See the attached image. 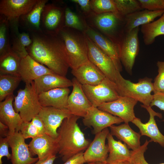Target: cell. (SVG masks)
<instances>
[{
    "instance_id": "603a6c76",
    "label": "cell",
    "mask_w": 164,
    "mask_h": 164,
    "mask_svg": "<svg viewBox=\"0 0 164 164\" xmlns=\"http://www.w3.org/2000/svg\"><path fill=\"white\" fill-rule=\"evenodd\" d=\"M71 73L82 85L96 86L106 77L101 71L89 60L72 70Z\"/></svg>"
},
{
    "instance_id": "2e32d148",
    "label": "cell",
    "mask_w": 164,
    "mask_h": 164,
    "mask_svg": "<svg viewBox=\"0 0 164 164\" xmlns=\"http://www.w3.org/2000/svg\"><path fill=\"white\" fill-rule=\"evenodd\" d=\"M108 128L95 134L92 142L84 153L86 162L106 163L108 156V148L105 141L109 133Z\"/></svg>"
},
{
    "instance_id": "44dd1931",
    "label": "cell",
    "mask_w": 164,
    "mask_h": 164,
    "mask_svg": "<svg viewBox=\"0 0 164 164\" xmlns=\"http://www.w3.org/2000/svg\"><path fill=\"white\" fill-rule=\"evenodd\" d=\"M53 73L49 68L29 55L21 58L19 74L22 80L26 84H32L35 80L43 75Z\"/></svg>"
},
{
    "instance_id": "ee69618b",
    "label": "cell",
    "mask_w": 164,
    "mask_h": 164,
    "mask_svg": "<svg viewBox=\"0 0 164 164\" xmlns=\"http://www.w3.org/2000/svg\"><path fill=\"white\" fill-rule=\"evenodd\" d=\"M150 106H155L164 111V93L154 92Z\"/></svg>"
},
{
    "instance_id": "ab89813d",
    "label": "cell",
    "mask_w": 164,
    "mask_h": 164,
    "mask_svg": "<svg viewBox=\"0 0 164 164\" xmlns=\"http://www.w3.org/2000/svg\"><path fill=\"white\" fill-rule=\"evenodd\" d=\"M150 141L146 140L145 142L137 149L131 151L130 159L137 164H149L145 159L144 154L147 149V146ZM159 164H164L162 163Z\"/></svg>"
},
{
    "instance_id": "83f0119b",
    "label": "cell",
    "mask_w": 164,
    "mask_h": 164,
    "mask_svg": "<svg viewBox=\"0 0 164 164\" xmlns=\"http://www.w3.org/2000/svg\"><path fill=\"white\" fill-rule=\"evenodd\" d=\"M164 13V10L151 11L146 9L140 10L125 16L126 33L140 26L149 24L155 19L161 17Z\"/></svg>"
},
{
    "instance_id": "bcb514c9",
    "label": "cell",
    "mask_w": 164,
    "mask_h": 164,
    "mask_svg": "<svg viewBox=\"0 0 164 164\" xmlns=\"http://www.w3.org/2000/svg\"><path fill=\"white\" fill-rule=\"evenodd\" d=\"M31 121L36 126L41 135L46 134L43 124L37 116L33 118Z\"/></svg>"
},
{
    "instance_id": "d4e9b609",
    "label": "cell",
    "mask_w": 164,
    "mask_h": 164,
    "mask_svg": "<svg viewBox=\"0 0 164 164\" xmlns=\"http://www.w3.org/2000/svg\"><path fill=\"white\" fill-rule=\"evenodd\" d=\"M35 90L39 94L55 88L72 86V82L66 77L55 73L46 74L33 82Z\"/></svg>"
},
{
    "instance_id": "9c48e42d",
    "label": "cell",
    "mask_w": 164,
    "mask_h": 164,
    "mask_svg": "<svg viewBox=\"0 0 164 164\" xmlns=\"http://www.w3.org/2000/svg\"><path fill=\"white\" fill-rule=\"evenodd\" d=\"M65 7L54 3L46 4L41 15L42 31L52 35L59 34L64 26Z\"/></svg>"
},
{
    "instance_id": "e575fe53",
    "label": "cell",
    "mask_w": 164,
    "mask_h": 164,
    "mask_svg": "<svg viewBox=\"0 0 164 164\" xmlns=\"http://www.w3.org/2000/svg\"><path fill=\"white\" fill-rule=\"evenodd\" d=\"M9 21L3 15L0 16V56L12 50L10 43Z\"/></svg>"
},
{
    "instance_id": "30bf717a",
    "label": "cell",
    "mask_w": 164,
    "mask_h": 164,
    "mask_svg": "<svg viewBox=\"0 0 164 164\" xmlns=\"http://www.w3.org/2000/svg\"><path fill=\"white\" fill-rule=\"evenodd\" d=\"M139 27L125 34L119 48V56L126 70L132 74L135 58L140 49Z\"/></svg>"
},
{
    "instance_id": "d590c367",
    "label": "cell",
    "mask_w": 164,
    "mask_h": 164,
    "mask_svg": "<svg viewBox=\"0 0 164 164\" xmlns=\"http://www.w3.org/2000/svg\"><path fill=\"white\" fill-rule=\"evenodd\" d=\"M118 12L125 16L143 10L138 0H114Z\"/></svg>"
},
{
    "instance_id": "5bb4252c",
    "label": "cell",
    "mask_w": 164,
    "mask_h": 164,
    "mask_svg": "<svg viewBox=\"0 0 164 164\" xmlns=\"http://www.w3.org/2000/svg\"><path fill=\"white\" fill-rule=\"evenodd\" d=\"M8 137L12 151V164H32L39 160L38 157H32L29 145L20 132H15Z\"/></svg>"
},
{
    "instance_id": "f35d334b",
    "label": "cell",
    "mask_w": 164,
    "mask_h": 164,
    "mask_svg": "<svg viewBox=\"0 0 164 164\" xmlns=\"http://www.w3.org/2000/svg\"><path fill=\"white\" fill-rule=\"evenodd\" d=\"M19 132L25 139L29 138L32 139L42 135L36 126L31 121H23Z\"/></svg>"
},
{
    "instance_id": "4fadbf2b",
    "label": "cell",
    "mask_w": 164,
    "mask_h": 164,
    "mask_svg": "<svg viewBox=\"0 0 164 164\" xmlns=\"http://www.w3.org/2000/svg\"><path fill=\"white\" fill-rule=\"evenodd\" d=\"M123 122V120L120 118L93 106L88 109L83 119L84 125L93 128V133L95 134L114 124H119Z\"/></svg>"
},
{
    "instance_id": "8fae6325",
    "label": "cell",
    "mask_w": 164,
    "mask_h": 164,
    "mask_svg": "<svg viewBox=\"0 0 164 164\" xmlns=\"http://www.w3.org/2000/svg\"><path fill=\"white\" fill-rule=\"evenodd\" d=\"M138 101L129 97L120 96L114 101L100 104L97 108L120 118L125 123H128L136 117L134 112V108Z\"/></svg>"
},
{
    "instance_id": "ffe728a7",
    "label": "cell",
    "mask_w": 164,
    "mask_h": 164,
    "mask_svg": "<svg viewBox=\"0 0 164 164\" xmlns=\"http://www.w3.org/2000/svg\"><path fill=\"white\" fill-rule=\"evenodd\" d=\"M14 97L13 94L10 95L0 102V122L8 127L9 135L19 132L23 122L19 114L14 108Z\"/></svg>"
},
{
    "instance_id": "9a60e30c",
    "label": "cell",
    "mask_w": 164,
    "mask_h": 164,
    "mask_svg": "<svg viewBox=\"0 0 164 164\" xmlns=\"http://www.w3.org/2000/svg\"><path fill=\"white\" fill-rule=\"evenodd\" d=\"M71 81L73 90L68 97L67 109L71 114L84 118L93 106L85 94L82 85L75 78Z\"/></svg>"
},
{
    "instance_id": "52a82bcc",
    "label": "cell",
    "mask_w": 164,
    "mask_h": 164,
    "mask_svg": "<svg viewBox=\"0 0 164 164\" xmlns=\"http://www.w3.org/2000/svg\"><path fill=\"white\" fill-rule=\"evenodd\" d=\"M82 85L87 97L95 107L103 103L114 101L120 96L116 84L106 77L97 85Z\"/></svg>"
},
{
    "instance_id": "6da1fadb",
    "label": "cell",
    "mask_w": 164,
    "mask_h": 164,
    "mask_svg": "<svg viewBox=\"0 0 164 164\" xmlns=\"http://www.w3.org/2000/svg\"><path fill=\"white\" fill-rule=\"evenodd\" d=\"M29 34L32 43L26 48L28 55L55 73L65 77L70 67L65 46L59 34L42 31Z\"/></svg>"
},
{
    "instance_id": "4316f807",
    "label": "cell",
    "mask_w": 164,
    "mask_h": 164,
    "mask_svg": "<svg viewBox=\"0 0 164 164\" xmlns=\"http://www.w3.org/2000/svg\"><path fill=\"white\" fill-rule=\"evenodd\" d=\"M107 139L109 154L106 161L107 164H116L129 160L131 157V151L127 145L120 140L117 141L109 132Z\"/></svg>"
},
{
    "instance_id": "8992f818",
    "label": "cell",
    "mask_w": 164,
    "mask_h": 164,
    "mask_svg": "<svg viewBox=\"0 0 164 164\" xmlns=\"http://www.w3.org/2000/svg\"><path fill=\"white\" fill-rule=\"evenodd\" d=\"M152 79L147 77L140 79L137 83L125 79L122 76L116 84L120 96L133 98L149 106L152 100L151 92L154 89Z\"/></svg>"
},
{
    "instance_id": "7bdbcfd3",
    "label": "cell",
    "mask_w": 164,
    "mask_h": 164,
    "mask_svg": "<svg viewBox=\"0 0 164 164\" xmlns=\"http://www.w3.org/2000/svg\"><path fill=\"white\" fill-rule=\"evenodd\" d=\"M9 144L8 137L0 138V164H2V159L3 157H6L8 159H11V154L9 152Z\"/></svg>"
},
{
    "instance_id": "3957f363",
    "label": "cell",
    "mask_w": 164,
    "mask_h": 164,
    "mask_svg": "<svg viewBox=\"0 0 164 164\" xmlns=\"http://www.w3.org/2000/svg\"><path fill=\"white\" fill-rule=\"evenodd\" d=\"M85 19L88 25L108 38L119 49L126 33L125 16L118 12L100 14L93 13Z\"/></svg>"
},
{
    "instance_id": "8d00e7d4",
    "label": "cell",
    "mask_w": 164,
    "mask_h": 164,
    "mask_svg": "<svg viewBox=\"0 0 164 164\" xmlns=\"http://www.w3.org/2000/svg\"><path fill=\"white\" fill-rule=\"evenodd\" d=\"M93 12L100 14L118 12L114 0H90Z\"/></svg>"
},
{
    "instance_id": "f546056e",
    "label": "cell",
    "mask_w": 164,
    "mask_h": 164,
    "mask_svg": "<svg viewBox=\"0 0 164 164\" xmlns=\"http://www.w3.org/2000/svg\"><path fill=\"white\" fill-rule=\"evenodd\" d=\"M19 20L9 21L11 23L12 37L11 47L12 50L21 58L28 55L26 48L32 43V40L29 33L25 32L20 33L16 23Z\"/></svg>"
},
{
    "instance_id": "b9f144b4",
    "label": "cell",
    "mask_w": 164,
    "mask_h": 164,
    "mask_svg": "<svg viewBox=\"0 0 164 164\" xmlns=\"http://www.w3.org/2000/svg\"><path fill=\"white\" fill-rule=\"evenodd\" d=\"M70 1L80 6L85 19L94 13L91 9L90 0H71Z\"/></svg>"
},
{
    "instance_id": "7402d4cb",
    "label": "cell",
    "mask_w": 164,
    "mask_h": 164,
    "mask_svg": "<svg viewBox=\"0 0 164 164\" xmlns=\"http://www.w3.org/2000/svg\"><path fill=\"white\" fill-rule=\"evenodd\" d=\"M28 145L32 153L37 155L39 160H43L56 155L58 153L56 139L46 134L32 138Z\"/></svg>"
},
{
    "instance_id": "816d5d0a",
    "label": "cell",
    "mask_w": 164,
    "mask_h": 164,
    "mask_svg": "<svg viewBox=\"0 0 164 164\" xmlns=\"http://www.w3.org/2000/svg\"><path fill=\"white\" fill-rule=\"evenodd\" d=\"M95 162H90L88 164H95Z\"/></svg>"
},
{
    "instance_id": "277c9868",
    "label": "cell",
    "mask_w": 164,
    "mask_h": 164,
    "mask_svg": "<svg viewBox=\"0 0 164 164\" xmlns=\"http://www.w3.org/2000/svg\"><path fill=\"white\" fill-rule=\"evenodd\" d=\"M59 35L63 41L70 67L74 69L89 60L84 32L64 27Z\"/></svg>"
},
{
    "instance_id": "1f68e13d",
    "label": "cell",
    "mask_w": 164,
    "mask_h": 164,
    "mask_svg": "<svg viewBox=\"0 0 164 164\" xmlns=\"http://www.w3.org/2000/svg\"><path fill=\"white\" fill-rule=\"evenodd\" d=\"M21 58L12 49L0 56V74L19 76Z\"/></svg>"
},
{
    "instance_id": "f907efd6",
    "label": "cell",
    "mask_w": 164,
    "mask_h": 164,
    "mask_svg": "<svg viewBox=\"0 0 164 164\" xmlns=\"http://www.w3.org/2000/svg\"><path fill=\"white\" fill-rule=\"evenodd\" d=\"M95 164H107L106 163L102 162H96Z\"/></svg>"
},
{
    "instance_id": "ba28073f",
    "label": "cell",
    "mask_w": 164,
    "mask_h": 164,
    "mask_svg": "<svg viewBox=\"0 0 164 164\" xmlns=\"http://www.w3.org/2000/svg\"><path fill=\"white\" fill-rule=\"evenodd\" d=\"M86 39L89 60L116 84L122 76L112 60L87 36Z\"/></svg>"
},
{
    "instance_id": "ac0fdd59",
    "label": "cell",
    "mask_w": 164,
    "mask_h": 164,
    "mask_svg": "<svg viewBox=\"0 0 164 164\" xmlns=\"http://www.w3.org/2000/svg\"><path fill=\"white\" fill-rule=\"evenodd\" d=\"M141 106L146 109L149 113V121L147 123H143L140 118L136 117L132 122L139 128L141 136H147L150 138V142L158 143L162 147H164V135L159 130L154 118V117L156 116L162 118V114L154 111L150 106L141 104Z\"/></svg>"
},
{
    "instance_id": "7a4b0ae2",
    "label": "cell",
    "mask_w": 164,
    "mask_h": 164,
    "mask_svg": "<svg viewBox=\"0 0 164 164\" xmlns=\"http://www.w3.org/2000/svg\"><path fill=\"white\" fill-rule=\"evenodd\" d=\"M80 118L72 114L64 119L58 129V153L64 162L86 150L90 144L77 123Z\"/></svg>"
},
{
    "instance_id": "d6986e66",
    "label": "cell",
    "mask_w": 164,
    "mask_h": 164,
    "mask_svg": "<svg viewBox=\"0 0 164 164\" xmlns=\"http://www.w3.org/2000/svg\"><path fill=\"white\" fill-rule=\"evenodd\" d=\"M38 0H1L0 15L9 21L19 20L22 16L29 12Z\"/></svg>"
},
{
    "instance_id": "f1b7e54d",
    "label": "cell",
    "mask_w": 164,
    "mask_h": 164,
    "mask_svg": "<svg viewBox=\"0 0 164 164\" xmlns=\"http://www.w3.org/2000/svg\"><path fill=\"white\" fill-rule=\"evenodd\" d=\"M48 0H38L32 9L26 14L21 16L20 24L29 33L42 31L41 20L43 8Z\"/></svg>"
},
{
    "instance_id": "74e56055",
    "label": "cell",
    "mask_w": 164,
    "mask_h": 164,
    "mask_svg": "<svg viewBox=\"0 0 164 164\" xmlns=\"http://www.w3.org/2000/svg\"><path fill=\"white\" fill-rule=\"evenodd\" d=\"M156 64L158 74L153 83L154 89L153 92L164 93V61H158Z\"/></svg>"
},
{
    "instance_id": "681fc988",
    "label": "cell",
    "mask_w": 164,
    "mask_h": 164,
    "mask_svg": "<svg viewBox=\"0 0 164 164\" xmlns=\"http://www.w3.org/2000/svg\"><path fill=\"white\" fill-rule=\"evenodd\" d=\"M116 164H137L133 160L130 159L129 160L121 162Z\"/></svg>"
},
{
    "instance_id": "484cf974",
    "label": "cell",
    "mask_w": 164,
    "mask_h": 164,
    "mask_svg": "<svg viewBox=\"0 0 164 164\" xmlns=\"http://www.w3.org/2000/svg\"><path fill=\"white\" fill-rule=\"evenodd\" d=\"M109 128L111 134L123 141L129 149L135 151L140 147V133L133 130L128 123H125L118 126L112 125Z\"/></svg>"
},
{
    "instance_id": "60d3db41",
    "label": "cell",
    "mask_w": 164,
    "mask_h": 164,
    "mask_svg": "<svg viewBox=\"0 0 164 164\" xmlns=\"http://www.w3.org/2000/svg\"><path fill=\"white\" fill-rule=\"evenodd\" d=\"M142 9L151 11L164 10V0H138Z\"/></svg>"
},
{
    "instance_id": "f6af8a7d",
    "label": "cell",
    "mask_w": 164,
    "mask_h": 164,
    "mask_svg": "<svg viewBox=\"0 0 164 164\" xmlns=\"http://www.w3.org/2000/svg\"><path fill=\"white\" fill-rule=\"evenodd\" d=\"M83 152L78 153L67 160L63 164H83L86 162Z\"/></svg>"
},
{
    "instance_id": "d6a6232c",
    "label": "cell",
    "mask_w": 164,
    "mask_h": 164,
    "mask_svg": "<svg viewBox=\"0 0 164 164\" xmlns=\"http://www.w3.org/2000/svg\"><path fill=\"white\" fill-rule=\"evenodd\" d=\"M21 80L19 76L0 74V102L8 96L13 94L14 91Z\"/></svg>"
},
{
    "instance_id": "7c38bea8",
    "label": "cell",
    "mask_w": 164,
    "mask_h": 164,
    "mask_svg": "<svg viewBox=\"0 0 164 164\" xmlns=\"http://www.w3.org/2000/svg\"><path fill=\"white\" fill-rule=\"evenodd\" d=\"M71 115L67 109L42 107L37 116L43 124L46 134L56 139L58 129L63 120Z\"/></svg>"
},
{
    "instance_id": "836d02e7",
    "label": "cell",
    "mask_w": 164,
    "mask_h": 164,
    "mask_svg": "<svg viewBox=\"0 0 164 164\" xmlns=\"http://www.w3.org/2000/svg\"><path fill=\"white\" fill-rule=\"evenodd\" d=\"M87 24L85 18L80 17L69 7L66 6L64 26L84 32Z\"/></svg>"
},
{
    "instance_id": "4dcf8cb0",
    "label": "cell",
    "mask_w": 164,
    "mask_h": 164,
    "mask_svg": "<svg viewBox=\"0 0 164 164\" xmlns=\"http://www.w3.org/2000/svg\"><path fill=\"white\" fill-rule=\"evenodd\" d=\"M141 31L146 45L153 43L157 37L164 35V13L158 19L141 26Z\"/></svg>"
},
{
    "instance_id": "7dc6e473",
    "label": "cell",
    "mask_w": 164,
    "mask_h": 164,
    "mask_svg": "<svg viewBox=\"0 0 164 164\" xmlns=\"http://www.w3.org/2000/svg\"><path fill=\"white\" fill-rule=\"evenodd\" d=\"M9 135V129L8 127L5 124L0 122V137L5 138L8 137Z\"/></svg>"
},
{
    "instance_id": "c3c4849f",
    "label": "cell",
    "mask_w": 164,
    "mask_h": 164,
    "mask_svg": "<svg viewBox=\"0 0 164 164\" xmlns=\"http://www.w3.org/2000/svg\"><path fill=\"white\" fill-rule=\"evenodd\" d=\"M56 158V155H53L43 160H39L36 162L32 164H53Z\"/></svg>"
},
{
    "instance_id": "cb8c5ba5",
    "label": "cell",
    "mask_w": 164,
    "mask_h": 164,
    "mask_svg": "<svg viewBox=\"0 0 164 164\" xmlns=\"http://www.w3.org/2000/svg\"><path fill=\"white\" fill-rule=\"evenodd\" d=\"M70 91L68 87L55 88L38 94L39 101L42 107L67 109Z\"/></svg>"
},
{
    "instance_id": "5b68a950",
    "label": "cell",
    "mask_w": 164,
    "mask_h": 164,
    "mask_svg": "<svg viewBox=\"0 0 164 164\" xmlns=\"http://www.w3.org/2000/svg\"><path fill=\"white\" fill-rule=\"evenodd\" d=\"M13 106L19 114L23 121H30L37 116L42 107L39 102L33 82L26 84L23 89H20L14 97Z\"/></svg>"
},
{
    "instance_id": "e0dca14e",
    "label": "cell",
    "mask_w": 164,
    "mask_h": 164,
    "mask_svg": "<svg viewBox=\"0 0 164 164\" xmlns=\"http://www.w3.org/2000/svg\"><path fill=\"white\" fill-rule=\"evenodd\" d=\"M84 32L88 37L112 60L118 70L120 72L121 71L122 66L119 58L118 46L87 24Z\"/></svg>"
}]
</instances>
